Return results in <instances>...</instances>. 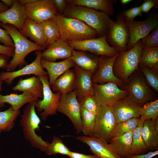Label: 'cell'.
Returning a JSON list of instances; mask_svg holds the SVG:
<instances>
[{"label": "cell", "instance_id": "6da1fadb", "mask_svg": "<svg viewBox=\"0 0 158 158\" xmlns=\"http://www.w3.org/2000/svg\"><path fill=\"white\" fill-rule=\"evenodd\" d=\"M80 20L93 29L99 37L107 35L111 20L107 13L82 6L67 4L63 15Z\"/></svg>", "mask_w": 158, "mask_h": 158}, {"label": "cell", "instance_id": "7a4b0ae2", "mask_svg": "<svg viewBox=\"0 0 158 158\" xmlns=\"http://www.w3.org/2000/svg\"><path fill=\"white\" fill-rule=\"evenodd\" d=\"M0 26L7 31L14 45V55L6 68L8 71H14L18 66L20 67L27 65L25 59L31 52L45 50L44 48L38 46L27 39L13 26L0 22Z\"/></svg>", "mask_w": 158, "mask_h": 158}, {"label": "cell", "instance_id": "3957f363", "mask_svg": "<svg viewBox=\"0 0 158 158\" xmlns=\"http://www.w3.org/2000/svg\"><path fill=\"white\" fill-rule=\"evenodd\" d=\"M38 99L27 104L21 115L19 124L25 138L31 146L45 152L50 142L43 140L36 132L39 130L41 121L35 110V104Z\"/></svg>", "mask_w": 158, "mask_h": 158}, {"label": "cell", "instance_id": "277c9868", "mask_svg": "<svg viewBox=\"0 0 158 158\" xmlns=\"http://www.w3.org/2000/svg\"><path fill=\"white\" fill-rule=\"evenodd\" d=\"M60 37L67 41L82 40L97 37L96 31L83 22L58 13L54 18Z\"/></svg>", "mask_w": 158, "mask_h": 158}, {"label": "cell", "instance_id": "5b68a950", "mask_svg": "<svg viewBox=\"0 0 158 158\" xmlns=\"http://www.w3.org/2000/svg\"><path fill=\"white\" fill-rule=\"evenodd\" d=\"M142 47L141 39L130 49L118 51L113 70L115 76L124 83H127L130 76L138 69Z\"/></svg>", "mask_w": 158, "mask_h": 158}, {"label": "cell", "instance_id": "8992f818", "mask_svg": "<svg viewBox=\"0 0 158 158\" xmlns=\"http://www.w3.org/2000/svg\"><path fill=\"white\" fill-rule=\"evenodd\" d=\"M130 37L129 28L122 12L117 15L115 21L111 20L107 35V41L110 46L118 51H126Z\"/></svg>", "mask_w": 158, "mask_h": 158}, {"label": "cell", "instance_id": "52a82bcc", "mask_svg": "<svg viewBox=\"0 0 158 158\" xmlns=\"http://www.w3.org/2000/svg\"><path fill=\"white\" fill-rule=\"evenodd\" d=\"M38 77L43 84V97L42 99L37 100L35 108L38 111L41 112L40 114L41 119L45 121L49 116L56 114L61 94L58 92H53L48 75Z\"/></svg>", "mask_w": 158, "mask_h": 158}, {"label": "cell", "instance_id": "ba28073f", "mask_svg": "<svg viewBox=\"0 0 158 158\" xmlns=\"http://www.w3.org/2000/svg\"><path fill=\"white\" fill-rule=\"evenodd\" d=\"M73 49L87 51L96 55L114 56L118 51L110 46L107 41V35L82 40L67 41Z\"/></svg>", "mask_w": 158, "mask_h": 158}, {"label": "cell", "instance_id": "9c48e42d", "mask_svg": "<svg viewBox=\"0 0 158 158\" xmlns=\"http://www.w3.org/2000/svg\"><path fill=\"white\" fill-rule=\"evenodd\" d=\"M57 111L69 118L77 133L82 132L80 106L74 90L68 93L61 94Z\"/></svg>", "mask_w": 158, "mask_h": 158}, {"label": "cell", "instance_id": "30bf717a", "mask_svg": "<svg viewBox=\"0 0 158 158\" xmlns=\"http://www.w3.org/2000/svg\"><path fill=\"white\" fill-rule=\"evenodd\" d=\"M117 123L116 119L111 107H101L96 115L93 136L108 142L110 135Z\"/></svg>", "mask_w": 158, "mask_h": 158}, {"label": "cell", "instance_id": "8fae6325", "mask_svg": "<svg viewBox=\"0 0 158 158\" xmlns=\"http://www.w3.org/2000/svg\"><path fill=\"white\" fill-rule=\"evenodd\" d=\"M23 7L26 18L39 23L54 18L58 14L52 0H35Z\"/></svg>", "mask_w": 158, "mask_h": 158}, {"label": "cell", "instance_id": "7c38bea8", "mask_svg": "<svg viewBox=\"0 0 158 158\" xmlns=\"http://www.w3.org/2000/svg\"><path fill=\"white\" fill-rule=\"evenodd\" d=\"M125 20L130 33L127 50L131 49L138 41L147 36L158 25L157 14L151 15L142 21L129 20L125 18Z\"/></svg>", "mask_w": 158, "mask_h": 158}, {"label": "cell", "instance_id": "4fadbf2b", "mask_svg": "<svg viewBox=\"0 0 158 158\" xmlns=\"http://www.w3.org/2000/svg\"><path fill=\"white\" fill-rule=\"evenodd\" d=\"M94 96L101 106L111 107L119 100L127 97V91L119 88L115 83L109 82L104 84L93 83Z\"/></svg>", "mask_w": 158, "mask_h": 158}, {"label": "cell", "instance_id": "5bb4252c", "mask_svg": "<svg viewBox=\"0 0 158 158\" xmlns=\"http://www.w3.org/2000/svg\"><path fill=\"white\" fill-rule=\"evenodd\" d=\"M118 54L113 57L101 56L99 57L98 69L92 78V83L104 84L112 82L118 86L123 85L124 83L115 76L113 72L114 63Z\"/></svg>", "mask_w": 158, "mask_h": 158}, {"label": "cell", "instance_id": "9a60e30c", "mask_svg": "<svg viewBox=\"0 0 158 158\" xmlns=\"http://www.w3.org/2000/svg\"><path fill=\"white\" fill-rule=\"evenodd\" d=\"M127 88V97L140 106L152 98V91L143 78L138 75L132 78Z\"/></svg>", "mask_w": 158, "mask_h": 158}, {"label": "cell", "instance_id": "2e32d148", "mask_svg": "<svg viewBox=\"0 0 158 158\" xmlns=\"http://www.w3.org/2000/svg\"><path fill=\"white\" fill-rule=\"evenodd\" d=\"M42 52L38 51L35 60L20 69L12 72L2 71L0 73V78L8 85H11L16 78L26 75L33 74L40 76L48 75L47 72L42 67L41 64Z\"/></svg>", "mask_w": 158, "mask_h": 158}, {"label": "cell", "instance_id": "e0dca14e", "mask_svg": "<svg viewBox=\"0 0 158 158\" xmlns=\"http://www.w3.org/2000/svg\"><path fill=\"white\" fill-rule=\"evenodd\" d=\"M111 107L117 123L140 117L141 115L142 107L127 96L118 101Z\"/></svg>", "mask_w": 158, "mask_h": 158}, {"label": "cell", "instance_id": "ac0fdd59", "mask_svg": "<svg viewBox=\"0 0 158 158\" xmlns=\"http://www.w3.org/2000/svg\"><path fill=\"white\" fill-rule=\"evenodd\" d=\"M75 138L88 145L90 151L97 158H123L114 151L109 144L99 138L85 135Z\"/></svg>", "mask_w": 158, "mask_h": 158}, {"label": "cell", "instance_id": "d6986e66", "mask_svg": "<svg viewBox=\"0 0 158 158\" xmlns=\"http://www.w3.org/2000/svg\"><path fill=\"white\" fill-rule=\"evenodd\" d=\"M74 70L76 74L74 90L79 102L84 96L94 95L92 81L93 74L81 69L76 65L74 66Z\"/></svg>", "mask_w": 158, "mask_h": 158}, {"label": "cell", "instance_id": "ffe728a7", "mask_svg": "<svg viewBox=\"0 0 158 158\" xmlns=\"http://www.w3.org/2000/svg\"><path fill=\"white\" fill-rule=\"evenodd\" d=\"M73 50L67 41L60 38L42 52V58L51 62L58 59L65 60L71 56Z\"/></svg>", "mask_w": 158, "mask_h": 158}, {"label": "cell", "instance_id": "44dd1931", "mask_svg": "<svg viewBox=\"0 0 158 158\" xmlns=\"http://www.w3.org/2000/svg\"><path fill=\"white\" fill-rule=\"evenodd\" d=\"M26 18L23 7L19 0L8 10L0 13V22L13 26L19 31L23 28Z\"/></svg>", "mask_w": 158, "mask_h": 158}, {"label": "cell", "instance_id": "7402d4cb", "mask_svg": "<svg viewBox=\"0 0 158 158\" xmlns=\"http://www.w3.org/2000/svg\"><path fill=\"white\" fill-rule=\"evenodd\" d=\"M41 64L47 71L50 86L59 77L75 65L71 58L58 62L48 61L41 58Z\"/></svg>", "mask_w": 158, "mask_h": 158}, {"label": "cell", "instance_id": "603a6c76", "mask_svg": "<svg viewBox=\"0 0 158 158\" xmlns=\"http://www.w3.org/2000/svg\"><path fill=\"white\" fill-rule=\"evenodd\" d=\"M75 65L81 69L94 74L97 70L99 57L89 52L73 49L70 57Z\"/></svg>", "mask_w": 158, "mask_h": 158}, {"label": "cell", "instance_id": "cb8c5ba5", "mask_svg": "<svg viewBox=\"0 0 158 158\" xmlns=\"http://www.w3.org/2000/svg\"><path fill=\"white\" fill-rule=\"evenodd\" d=\"M20 32L37 45L47 48L45 36L40 23L26 18L23 27Z\"/></svg>", "mask_w": 158, "mask_h": 158}, {"label": "cell", "instance_id": "d4e9b609", "mask_svg": "<svg viewBox=\"0 0 158 158\" xmlns=\"http://www.w3.org/2000/svg\"><path fill=\"white\" fill-rule=\"evenodd\" d=\"M68 5L82 6L103 12L109 16L114 14L113 6L116 1L113 0H68Z\"/></svg>", "mask_w": 158, "mask_h": 158}, {"label": "cell", "instance_id": "484cf974", "mask_svg": "<svg viewBox=\"0 0 158 158\" xmlns=\"http://www.w3.org/2000/svg\"><path fill=\"white\" fill-rule=\"evenodd\" d=\"M12 90L23 92H28L38 98H43V84L39 78L35 75L26 79L21 78Z\"/></svg>", "mask_w": 158, "mask_h": 158}, {"label": "cell", "instance_id": "4316f807", "mask_svg": "<svg viewBox=\"0 0 158 158\" xmlns=\"http://www.w3.org/2000/svg\"><path fill=\"white\" fill-rule=\"evenodd\" d=\"M133 131L112 138L109 144L114 151L123 158H129L132 155V136Z\"/></svg>", "mask_w": 158, "mask_h": 158}, {"label": "cell", "instance_id": "83f0119b", "mask_svg": "<svg viewBox=\"0 0 158 158\" xmlns=\"http://www.w3.org/2000/svg\"><path fill=\"white\" fill-rule=\"evenodd\" d=\"M76 74L73 69H70L59 77L51 85L52 90L66 94L74 90Z\"/></svg>", "mask_w": 158, "mask_h": 158}, {"label": "cell", "instance_id": "f1b7e54d", "mask_svg": "<svg viewBox=\"0 0 158 158\" xmlns=\"http://www.w3.org/2000/svg\"><path fill=\"white\" fill-rule=\"evenodd\" d=\"M38 99L37 97L28 92L19 95L12 93L5 95L0 93V108L4 107L6 103L11 105L14 110L18 111L24 104Z\"/></svg>", "mask_w": 158, "mask_h": 158}, {"label": "cell", "instance_id": "f546056e", "mask_svg": "<svg viewBox=\"0 0 158 158\" xmlns=\"http://www.w3.org/2000/svg\"><path fill=\"white\" fill-rule=\"evenodd\" d=\"M141 134L148 150H157L158 133L154 129L153 120L149 119L144 121L141 129Z\"/></svg>", "mask_w": 158, "mask_h": 158}, {"label": "cell", "instance_id": "4dcf8cb0", "mask_svg": "<svg viewBox=\"0 0 158 158\" xmlns=\"http://www.w3.org/2000/svg\"><path fill=\"white\" fill-rule=\"evenodd\" d=\"M20 113L10 106L7 110L0 112V134L2 132L11 131L13 128L15 121Z\"/></svg>", "mask_w": 158, "mask_h": 158}, {"label": "cell", "instance_id": "1f68e13d", "mask_svg": "<svg viewBox=\"0 0 158 158\" xmlns=\"http://www.w3.org/2000/svg\"><path fill=\"white\" fill-rule=\"evenodd\" d=\"M139 64L158 70V47H142L140 55Z\"/></svg>", "mask_w": 158, "mask_h": 158}, {"label": "cell", "instance_id": "d6a6232c", "mask_svg": "<svg viewBox=\"0 0 158 158\" xmlns=\"http://www.w3.org/2000/svg\"><path fill=\"white\" fill-rule=\"evenodd\" d=\"M144 121L140 119L138 125L133 131L132 136V155L144 154L149 150L141 134V129Z\"/></svg>", "mask_w": 158, "mask_h": 158}, {"label": "cell", "instance_id": "836d02e7", "mask_svg": "<svg viewBox=\"0 0 158 158\" xmlns=\"http://www.w3.org/2000/svg\"><path fill=\"white\" fill-rule=\"evenodd\" d=\"M40 24L44 33L47 48L61 38L59 29L54 18L47 20Z\"/></svg>", "mask_w": 158, "mask_h": 158}, {"label": "cell", "instance_id": "e575fe53", "mask_svg": "<svg viewBox=\"0 0 158 158\" xmlns=\"http://www.w3.org/2000/svg\"><path fill=\"white\" fill-rule=\"evenodd\" d=\"M82 131L85 136L92 137L95 125L96 115L80 107Z\"/></svg>", "mask_w": 158, "mask_h": 158}, {"label": "cell", "instance_id": "d590c367", "mask_svg": "<svg viewBox=\"0 0 158 158\" xmlns=\"http://www.w3.org/2000/svg\"><path fill=\"white\" fill-rule=\"evenodd\" d=\"M140 117L133 118L117 123L110 135V139L133 131L138 125Z\"/></svg>", "mask_w": 158, "mask_h": 158}, {"label": "cell", "instance_id": "8d00e7d4", "mask_svg": "<svg viewBox=\"0 0 158 158\" xmlns=\"http://www.w3.org/2000/svg\"><path fill=\"white\" fill-rule=\"evenodd\" d=\"M71 151L60 138L54 136L52 142L49 143L45 152L49 155L60 154L68 156Z\"/></svg>", "mask_w": 158, "mask_h": 158}, {"label": "cell", "instance_id": "74e56055", "mask_svg": "<svg viewBox=\"0 0 158 158\" xmlns=\"http://www.w3.org/2000/svg\"><path fill=\"white\" fill-rule=\"evenodd\" d=\"M140 119L145 121L151 119L154 120L158 116V100L150 101L145 104L141 107Z\"/></svg>", "mask_w": 158, "mask_h": 158}, {"label": "cell", "instance_id": "f35d334b", "mask_svg": "<svg viewBox=\"0 0 158 158\" xmlns=\"http://www.w3.org/2000/svg\"><path fill=\"white\" fill-rule=\"evenodd\" d=\"M139 67L150 85L156 92L158 91V70L139 64Z\"/></svg>", "mask_w": 158, "mask_h": 158}, {"label": "cell", "instance_id": "ab89813d", "mask_svg": "<svg viewBox=\"0 0 158 158\" xmlns=\"http://www.w3.org/2000/svg\"><path fill=\"white\" fill-rule=\"evenodd\" d=\"M79 103L81 107L96 115L98 113L101 107L93 95H88L84 96Z\"/></svg>", "mask_w": 158, "mask_h": 158}, {"label": "cell", "instance_id": "60d3db41", "mask_svg": "<svg viewBox=\"0 0 158 158\" xmlns=\"http://www.w3.org/2000/svg\"><path fill=\"white\" fill-rule=\"evenodd\" d=\"M143 47H158V26L153 29L147 36L142 39Z\"/></svg>", "mask_w": 158, "mask_h": 158}, {"label": "cell", "instance_id": "b9f144b4", "mask_svg": "<svg viewBox=\"0 0 158 158\" xmlns=\"http://www.w3.org/2000/svg\"><path fill=\"white\" fill-rule=\"evenodd\" d=\"M142 12L140 6H135L124 11L123 14L126 20H133L134 18L138 16H141Z\"/></svg>", "mask_w": 158, "mask_h": 158}, {"label": "cell", "instance_id": "7bdbcfd3", "mask_svg": "<svg viewBox=\"0 0 158 158\" xmlns=\"http://www.w3.org/2000/svg\"><path fill=\"white\" fill-rule=\"evenodd\" d=\"M0 43L8 47L14 48L13 41L8 32L0 28Z\"/></svg>", "mask_w": 158, "mask_h": 158}, {"label": "cell", "instance_id": "ee69618b", "mask_svg": "<svg viewBox=\"0 0 158 158\" xmlns=\"http://www.w3.org/2000/svg\"><path fill=\"white\" fill-rule=\"evenodd\" d=\"M158 0H145L140 6L142 12L147 13L152 8H157Z\"/></svg>", "mask_w": 158, "mask_h": 158}, {"label": "cell", "instance_id": "f6af8a7d", "mask_svg": "<svg viewBox=\"0 0 158 158\" xmlns=\"http://www.w3.org/2000/svg\"><path fill=\"white\" fill-rule=\"evenodd\" d=\"M58 13L63 15L67 6L66 0H52Z\"/></svg>", "mask_w": 158, "mask_h": 158}, {"label": "cell", "instance_id": "bcb514c9", "mask_svg": "<svg viewBox=\"0 0 158 158\" xmlns=\"http://www.w3.org/2000/svg\"><path fill=\"white\" fill-rule=\"evenodd\" d=\"M14 52V48L8 47L0 44V54L9 57H13Z\"/></svg>", "mask_w": 158, "mask_h": 158}, {"label": "cell", "instance_id": "7dc6e473", "mask_svg": "<svg viewBox=\"0 0 158 158\" xmlns=\"http://www.w3.org/2000/svg\"><path fill=\"white\" fill-rule=\"evenodd\" d=\"M158 154V150L150 151L148 153L141 154L131 155L129 158H152Z\"/></svg>", "mask_w": 158, "mask_h": 158}, {"label": "cell", "instance_id": "c3c4849f", "mask_svg": "<svg viewBox=\"0 0 158 158\" xmlns=\"http://www.w3.org/2000/svg\"><path fill=\"white\" fill-rule=\"evenodd\" d=\"M68 156L70 158H97L94 154L87 155L71 151Z\"/></svg>", "mask_w": 158, "mask_h": 158}, {"label": "cell", "instance_id": "681fc988", "mask_svg": "<svg viewBox=\"0 0 158 158\" xmlns=\"http://www.w3.org/2000/svg\"><path fill=\"white\" fill-rule=\"evenodd\" d=\"M9 56L0 54V68H7L9 63Z\"/></svg>", "mask_w": 158, "mask_h": 158}, {"label": "cell", "instance_id": "f907efd6", "mask_svg": "<svg viewBox=\"0 0 158 158\" xmlns=\"http://www.w3.org/2000/svg\"><path fill=\"white\" fill-rule=\"evenodd\" d=\"M1 1L10 8L13 5L15 0H1Z\"/></svg>", "mask_w": 158, "mask_h": 158}, {"label": "cell", "instance_id": "816d5d0a", "mask_svg": "<svg viewBox=\"0 0 158 158\" xmlns=\"http://www.w3.org/2000/svg\"><path fill=\"white\" fill-rule=\"evenodd\" d=\"M9 8V7L3 2L0 1V13L5 11Z\"/></svg>", "mask_w": 158, "mask_h": 158}, {"label": "cell", "instance_id": "f5cc1de1", "mask_svg": "<svg viewBox=\"0 0 158 158\" xmlns=\"http://www.w3.org/2000/svg\"><path fill=\"white\" fill-rule=\"evenodd\" d=\"M35 0H19V1L20 4L23 6L26 4L30 3L35 1Z\"/></svg>", "mask_w": 158, "mask_h": 158}, {"label": "cell", "instance_id": "db71d44e", "mask_svg": "<svg viewBox=\"0 0 158 158\" xmlns=\"http://www.w3.org/2000/svg\"><path fill=\"white\" fill-rule=\"evenodd\" d=\"M153 121L154 129L156 132L158 133V118L153 120Z\"/></svg>", "mask_w": 158, "mask_h": 158}, {"label": "cell", "instance_id": "11a10c76", "mask_svg": "<svg viewBox=\"0 0 158 158\" xmlns=\"http://www.w3.org/2000/svg\"><path fill=\"white\" fill-rule=\"evenodd\" d=\"M132 1L133 0H121V2L122 4L125 5Z\"/></svg>", "mask_w": 158, "mask_h": 158}, {"label": "cell", "instance_id": "9f6ffc18", "mask_svg": "<svg viewBox=\"0 0 158 158\" xmlns=\"http://www.w3.org/2000/svg\"><path fill=\"white\" fill-rule=\"evenodd\" d=\"M3 82V81L1 80V79L0 78V92L1 90L2 84Z\"/></svg>", "mask_w": 158, "mask_h": 158}, {"label": "cell", "instance_id": "6f0895ef", "mask_svg": "<svg viewBox=\"0 0 158 158\" xmlns=\"http://www.w3.org/2000/svg\"><path fill=\"white\" fill-rule=\"evenodd\" d=\"M155 158H158V157H155Z\"/></svg>", "mask_w": 158, "mask_h": 158}, {"label": "cell", "instance_id": "680465c9", "mask_svg": "<svg viewBox=\"0 0 158 158\" xmlns=\"http://www.w3.org/2000/svg\"></svg>", "mask_w": 158, "mask_h": 158}]
</instances>
